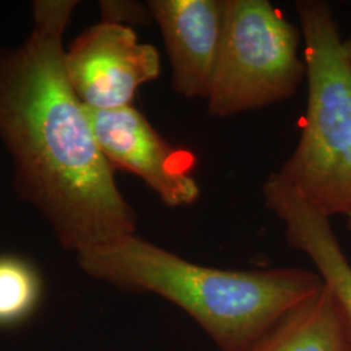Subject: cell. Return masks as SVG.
I'll return each mask as SVG.
<instances>
[{"instance_id":"7c38bea8","label":"cell","mask_w":351,"mask_h":351,"mask_svg":"<svg viewBox=\"0 0 351 351\" xmlns=\"http://www.w3.org/2000/svg\"><path fill=\"white\" fill-rule=\"evenodd\" d=\"M343 50L346 52L349 60L351 62V33L346 38H343Z\"/></svg>"},{"instance_id":"9c48e42d","label":"cell","mask_w":351,"mask_h":351,"mask_svg":"<svg viewBox=\"0 0 351 351\" xmlns=\"http://www.w3.org/2000/svg\"><path fill=\"white\" fill-rule=\"evenodd\" d=\"M247 351H348L346 323L337 298L324 284Z\"/></svg>"},{"instance_id":"8992f818","label":"cell","mask_w":351,"mask_h":351,"mask_svg":"<svg viewBox=\"0 0 351 351\" xmlns=\"http://www.w3.org/2000/svg\"><path fill=\"white\" fill-rule=\"evenodd\" d=\"M86 110L99 149L113 169L138 176L169 207L198 201L201 188L191 173L195 158L190 151L167 142L133 106Z\"/></svg>"},{"instance_id":"7a4b0ae2","label":"cell","mask_w":351,"mask_h":351,"mask_svg":"<svg viewBox=\"0 0 351 351\" xmlns=\"http://www.w3.org/2000/svg\"><path fill=\"white\" fill-rule=\"evenodd\" d=\"M93 278L133 293H152L197 322L219 351H247L297 304L324 285L295 267L223 269L193 263L137 234L77 254Z\"/></svg>"},{"instance_id":"30bf717a","label":"cell","mask_w":351,"mask_h":351,"mask_svg":"<svg viewBox=\"0 0 351 351\" xmlns=\"http://www.w3.org/2000/svg\"><path fill=\"white\" fill-rule=\"evenodd\" d=\"M42 291V277L33 264L16 255H0V329L30 319Z\"/></svg>"},{"instance_id":"ba28073f","label":"cell","mask_w":351,"mask_h":351,"mask_svg":"<svg viewBox=\"0 0 351 351\" xmlns=\"http://www.w3.org/2000/svg\"><path fill=\"white\" fill-rule=\"evenodd\" d=\"M265 206L284 223L289 245L304 252L342 308L348 351H351V264L341 249L330 219L317 211L274 175L264 182Z\"/></svg>"},{"instance_id":"277c9868","label":"cell","mask_w":351,"mask_h":351,"mask_svg":"<svg viewBox=\"0 0 351 351\" xmlns=\"http://www.w3.org/2000/svg\"><path fill=\"white\" fill-rule=\"evenodd\" d=\"M301 29L267 0H226L221 50L207 106L226 119L293 97L306 78Z\"/></svg>"},{"instance_id":"8fae6325","label":"cell","mask_w":351,"mask_h":351,"mask_svg":"<svg viewBox=\"0 0 351 351\" xmlns=\"http://www.w3.org/2000/svg\"><path fill=\"white\" fill-rule=\"evenodd\" d=\"M103 20L114 24L128 25L130 23H146L152 19L149 5H141L133 1H101Z\"/></svg>"},{"instance_id":"3957f363","label":"cell","mask_w":351,"mask_h":351,"mask_svg":"<svg viewBox=\"0 0 351 351\" xmlns=\"http://www.w3.org/2000/svg\"><path fill=\"white\" fill-rule=\"evenodd\" d=\"M307 108L293 154L272 173L329 219L351 217V62L329 3L297 0Z\"/></svg>"},{"instance_id":"5b68a950","label":"cell","mask_w":351,"mask_h":351,"mask_svg":"<svg viewBox=\"0 0 351 351\" xmlns=\"http://www.w3.org/2000/svg\"><path fill=\"white\" fill-rule=\"evenodd\" d=\"M65 72L77 98L88 108L108 111L132 106L138 88L160 75V55L141 43L130 26L101 21L65 51Z\"/></svg>"},{"instance_id":"6da1fadb","label":"cell","mask_w":351,"mask_h":351,"mask_svg":"<svg viewBox=\"0 0 351 351\" xmlns=\"http://www.w3.org/2000/svg\"><path fill=\"white\" fill-rule=\"evenodd\" d=\"M75 4L36 1L25 43L0 55V137L21 194L77 255L136 234L137 216L66 77L63 34Z\"/></svg>"},{"instance_id":"52a82bcc","label":"cell","mask_w":351,"mask_h":351,"mask_svg":"<svg viewBox=\"0 0 351 351\" xmlns=\"http://www.w3.org/2000/svg\"><path fill=\"white\" fill-rule=\"evenodd\" d=\"M172 66V88L186 99L208 98L221 50L226 0H150Z\"/></svg>"},{"instance_id":"4fadbf2b","label":"cell","mask_w":351,"mask_h":351,"mask_svg":"<svg viewBox=\"0 0 351 351\" xmlns=\"http://www.w3.org/2000/svg\"><path fill=\"white\" fill-rule=\"evenodd\" d=\"M348 226H349V229H350L351 232V217H349V219H348Z\"/></svg>"}]
</instances>
